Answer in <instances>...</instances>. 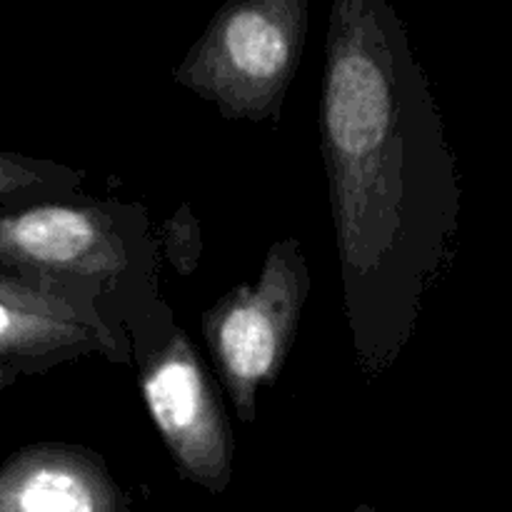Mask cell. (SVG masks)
Returning a JSON list of instances; mask_svg holds the SVG:
<instances>
[{"mask_svg": "<svg viewBox=\"0 0 512 512\" xmlns=\"http://www.w3.org/2000/svg\"><path fill=\"white\" fill-rule=\"evenodd\" d=\"M403 43L388 8L335 3L323 88V150L350 315L398 268L410 240L408 98Z\"/></svg>", "mask_w": 512, "mask_h": 512, "instance_id": "6da1fadb", "label": "cell"}, {"mask_svg": "<svg viewBox=\"0 0 512 512\" xmlns=\"http://www.w3.org/2000/svg\"><path fill=\"white\" fill-rule=\"evenodd\" d=\"M303 0H245L220 10L175 70L180 85L228 118L265 120L283 100L303 48Z\"/></svg>", "mask_w": 512, "mask_h": 512, "instance_id": "7a4b0ae2", "label": "cell"}, {"mask_svg": "<svg viewBox=\"0 0 512 512\" xmlns=\"http://www.w3.org/2000/svg\"><path fill=\"white\" fill-rule=\"evenodd\" d=\"M308 288L298 240H283L270 250L258 283L240 288L205 318L210 348L245 423L255 418L258 390L273 383L283 365Z\"/></svg>", "mask_w": 512, "mask_h": 512, "instance_id": "3957f363", "label": "cell"}, {"mask_svg": "<svg viewBox=\"0 0 512 512\" xmlns=\"http://www.w3.org/2000/svg\"><path fill=\"white\" fill-rule=\"evenodd\" d=\"M125 255L95 208L40 200L0 210V273L70 288L110 275Z\"/></svg>", "mask_w": 512, "mask_h": 512, "instance_id": "277c9868", "label": "cell"}, {"mask_svg": "<svg viewBox=\"0 0 512 512\" xmlns=\"http://www.w3.org/2000/svg\"><path fill=\"white\" fill-rule=\"evenodd\" d=\"M145 403L193 483L220 493L230 480V435L218 398L183 335L150 363Z\"/></svg>", "mask_w": 512, "mask_h": 512, "instance_id": "5b68a950", "label": "cell"}, {"mask_svg": "<svg viewBox=\"0 0 512 512\" xmlns=\"http://www.w3.org/2000/svg\"><path fill=\"white\" fill-rule=\"evenodd\" d=\"M90 340L70 288L0 273V390Z\"/></svg>", "mask_w": 512, "mask_h": 512, "instance_id": "8992f818", "label": "cell"}, {"mask_svg": "<svg viewBox=\"0 0 512 512\" xmlns=\"http://www.w3.org/2000/svg\"><path fill=\"white\" fill-rule=\"evenodd\" d=\"M0 512H125V500L100 458L40 443L0 465Z\"/></svg>", "mask_w": 512, "mask_h": 512, "instance_id": "52a82bcc", "label": "cell"}, {"mask_svg": "<svg viewBox=\"0 0 512 512\" xmlns=\"http://www.w3.org/2000/svg\"><path fill=\"white\" fill-rule=\"evenodd\" d=\"M75 185V175L48 160L23 158L0 150V210L55 200Z\"/></svg>", "mask_w": 512, "mask_h": 512, "instance_id": "ba28073f", "label": "cell"}, {"mask_svg": "<svg viewBox=\"0 0 512 512\" xmlns=\"http://www.w3.org/2000/svg\"><path fill=\"white\" fill-rule=\"evenodd\" d=\"M355 512H375V510H370V508H358Z\"/></svg>", "mask_w": 512, "mask_h": 512, "instance_id": "9c48e42d", "label": "cell"}]
</instances>
